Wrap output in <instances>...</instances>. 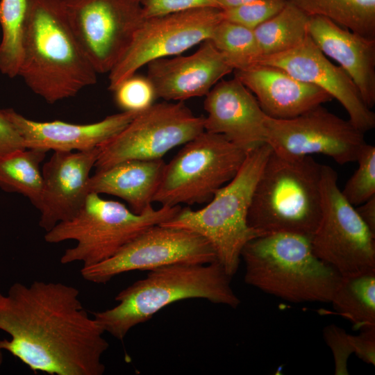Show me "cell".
<instances>
[{"label": "cell", "mask_w": 375, "mask_h": 375, "mask_svg": "<svg viewBox=\"0 0 375 375\" xmlns=\"http://www.w3.org/2000/svg\"><path fill=\"white\" fill-rule=\"evenodd\" d=\"M0 340L33 372L51 375H102L105 333L90 317L77 288L60 282L15 283L0 292Z\"/></svg>", "instance_id": "obj_1"}, {"label": "cell", "mask_w": 375, "mask_h": 375, "mask_svg": "<svg viewBox=\"0 0 375 375\" xmlns=\"http://www.w3.org/2000/svg\"><path fill=\"white\" fill-rule=\"evenodd\" d=\"M97 73L70 26L63 0H28L18 72L49 103L76 96Z\"/></svg>", "instance_id": "obj_2"}, {"label": "cell", "mask_w": 375, "mask_h": 375, "mask_svg": "<svg viewBox=\"0 0 375 375\" xmlns=\"http://www.w3.org/2000/svg\"><path fill=\"white\" fill-rule=\"evenodd\" d=\"M231 278L217 261L162 267L120 291L117 306L94 312L93 317L105 333L122 340L134 326L176 301L200 298L235 308L240 301Z\"/></svg>", "instance_id": "obj_3"}, {"label": "cell", "mask_w": 375, "mask_h": 375, "mask_svg": "<svg viewBox=\"0 0 375 375\" xmlns=\"http://www.w3.org/2000/svg\"><path fill=\"white\" fill-rule=\"evenodd\" d=\"M322 167L311 156H288L271 150L247 215L258 236L291 233L311 238L322 215Z\"/></svg>", "instance_id": "obj_4"}, {"label": "cell", "mask_w": 375, "mask_h": 375, "mask_svg": "<svg viewBox=\"0 0 375 375\" xmlns=\"http://www.w3.org/2000/svg\"><path fill=\"white\" fill-rule=\"evenodd\" d=\"M310 237L275 233L244 247L245 282L292 303H330L341 275L313 252Z\"/></svg>", "instance_id": "obj_5"}, {"label": "cell", "mask_w": 375, "mask_h": 375, "mask_svg": "<svg viewBox=\"0 0 375 375\" xmlns=\"http://www.w3.org/2000/svg\"><path fill=\"white\" fill-rule=\"evenodd\" d=\"M272 150L268 143L247 153L235 176L219 189L203 208H181L172 219L160 224L196 233L212 247L217 262L231 277L236 273L244 245L257 234L247 215L263 166Z\"/></svg>", "instance_id": "obj_6"}, {"label": "cell", "mask_w": 375, "mask_h": 375, "mask_svg": "<svg viewBox=\"0 0 375 375\" xmlns=\"http://www.w3.org/2000/svg\"><path fill=\"white\" fill-rule=\"evenodd\" d=\"M181 209V206H151L137 214L119 201L92 192L75 216L46 232L44 240L51 244L76 241V246L65 251L60 262L92 266L114 256L148 228L172 219Z\"/></svg>", "instance_id": "obj_7"}, {"label": "cell", "mask_w": 375, "mask_h": 375, "mask_svg": "<svg viewBox=\"0 0 375 375\" xmlns=\"http://www.w3.org/2000/svg\"><path fill=\"white\" fill-rule=\"evenodd\" d=\"M247 154L224 136L203 131L165 164L153 202L169 206L208 202L235 176Z\"/></svg>", "instance_id": "obj_8"}, {"label": "cell", "mask_w": 375, "mask_h": 375, "mask_svg": "<svg viewBox=\"0 0 375 375\" xmlns=\"http://www.w3.org/2000/svg\"><path fill=\"white\" fill-rule=\"evenodd\" d=\"M322 215L311 236L315 254L341 276L375 269V235L344 197L338 174L322 167Z\"/></svg>", "instance_id": "obj_9"}, {"label": "cell", "mask_w": 375, "mask_h": 375, "mask_svg": "<svg viewBox=\"0 0 375 375\" xmlns=\"http://www.w3.org/2000/svg\"><path fill=\"white\" fill-rule=\"evenodd\" d=\"M204 131V117L183 101L153 103L98 147L97 170L128 160L161 159Z\"/></svg>", "instance_id": "obj_10"}, {"label": "cell", "mask_w": 375, "mask_h": 375, "mask_svg": "<svg viewBox=\"0 0 375 375\" xmlns=\"http://www.w3.org/2000/svg\"><path fill=\"white\" fill-rule=\"evenodd\" d=\"M224 19L222 9L197 8L143 19L120 60L108 73L113 91L149 62L180 54L211 38Z\"/></svg>", "instance_id": "obj_11"}, {"label": "cell", "mask_w": 375, "mask_h": 375, "mask_svg": "<svg viewBox=\"0 0 375 375\" xmlns=\"http://www.w3.org/2000/svg\"><path fill=\"white\" fill-rule=\"evenodd\" d=\"M70 26L97 74L109 73L144 19L133 0H63Z\"/></svg>", "instance_id": "obj_12"}, {"label": "cell", "mask_w": 375, "mask_h": 375, "mask_svg": "<svg viewBox=\"0 0 375 375\" xmlns=\"http://www.w3.org/2000/svg\"><path fill=\"white\" fill-rule=\"evenodd\" d=\"M215 261L212 247L200 235L157 224L140 233L110 258L83 267L81 274L85 281L105 284L130 271H151L174 264H208Z\"/></svg>", "instance_id": "obj_13"}, {"label": "cell", "mask_w": 375, "mask_h": 375, "mask_svg": "<svg viewBox=\"0 0 375 375\" xmlns=\"http://www.w3.org/2000/svg\"><path fill=\"white\" fill-rule=\"evenodd\" d=\"M265 125L267 143L288 156L322 154L344 165L356 162L367 144L363 132L322 105L290 119L265 115Z\"/></svg>", "instance_id": "obj_14"}, {"label": "cell", "mask_w": 375, "mask_h": 375, "mask_svg": "<svg viewBox=\"0 0 375 375\" xmlns=\"http://www.w3.org/2000/svg\"><path fill=\"white\" fill-rule=\"evenodd\" d=\"M258 65L279 67L320 88L341 103L349 120L364 133L374 128L375 114L364 102L355 83L339 65L328 60L309 35L290 50L262 56Z\"/></svg>", "instance_id": "obj_15"}, {"label": "cell", "mask_w": 375, "mask_h": 375, "mask_svg": "<svg viewBox=\"0 0 375 375\" xmlns=\"http://www.w3.org/2000/svg\"><path fill=\"white\" fill-rule=\"evenodd\" d=\"M99 149L53 151L42 168V191L39 225L45 232L70 219L81 210L90 194V172Z\"/></svg>", "instance_id": "obj_16"}, {"label": "cell", "mask_w": 375, "mask_h": 375, "mask_svg": "<svg viewBox=\"0 0 375 375\" xmlns=\"http://www.w3.org/2000/svg\"><path fill=\"white\" fill-rule=\"evenodd\" d=\"M205 97V131L224 136L246 153L267 143L265 113L236 77L218 82Z\"/></svg>", "instance_id": "obj_17"}, {"label": "cell", "mask_w": 375, "mask_h": 375, "mask_svg": "<svg viewBox=\"0 0 375 375\" xmlns=\"http://www.w3.org/2000/svg\"><path fill=\"white\" fill-rule=\"evenodd\" d=\"M147 78L157 98L184 100L206 96L233 70L210 39L192 54L153 60L147 65Z\"/></svg>", "instance_id": "obj_18"}, {"label": "cell", "mask_w": 375, "mask_h": 375, "mask_svg": "<svg viewBox=\"0 0 375 375\" xmlns=\"http://www.w3.org/2000/svg\"><path fill=\"white\" fill-rule=\"evenodd\" d=\"M2 111L21 135L25 148L47 151H81L97 148L120 132L138 114L122 111L94 123L77 124L60 120L34 121L12 108Z\"/></svg>", "instance_id": "obj_19"}, {"label": "cell", "mask_w": 375, "mask_h": 375, "mask_svg": "<svg viewBox=\"0 0 375 375\" xmlns=\"http://www.w3.org/2000/svg\"><path fill=\"white\" fill-rule=\"evenodd\" d=\"M234 72V76L254 95L270 117L292 118L333 99L320 88L300 81L277 67L257 65Z\"/></svg>", "instance_id": "obj_20"}, {"label": "cell", "mask_w": 375, "mask_h": 375, "mask_svg": "<svg viewBox=\"0 0 375 375\" xmlns=\"http://www.w3.org/2000/svg\"><path fill=\"white\" fill-rule=\"evenodd\" d=\"M308 31L321 51L336 61L351 78L365 104L372 108L375 104V38L319 16L309 17Z\"/></svg>", "instance_id": "obj_21"}, {"label": "cell", "mask_w": 375, "mask_h": 375, "mask_svg": "<svg viewBox=\"0 0 375 375\" xmlns=\"http://www.w3.org/2000/svg\"><path fill=\"white\" fill-rule=\"evenodd\" d=\"M165 164L162 158L128 160L98 169L90 177V193L122 199L141 214L152 206Z\"/></svg>", "instance_id": "obj_22"}, {"label": "cell", "mask_w": 375, "mask_h": 375, "mask_svg": "<svg viewBox=\"0 0 375 375\" xmlns=\"http://www.w3.org/2000/svg\"><path fill=\"white\" fill-rule=\"evenodd\" d=\"M330 303L355 329L375 328V269L341 276Z\"/></svg>", "instance_id": "obj_23"}, {"label": "cell", "mask_w": 375, "mask_h": 375, "mask_svg": "<svg viewBox=\"0 0 375 375\" xmlns=\"http://www.w3.org/2000/svg\"><path fill=\"white\" fill-rule=\"evenodd\" d=\"M45 150L24 148L0 158V188L26 197L39 209L42 191L40 163Z\"/></svg>", "instance_id": "obj_24"}, {"label": "cell", "mask_w": 375, "mask_h": 375, "mask_svg": "<svg viewBox=\"0 0 375 375\" xmlns=\"http://www.w3.org/2000/svg\"><path fill=\"white\" fill-rule=\"evenodd\" d=\"M287 1L309 17H323L362 36L375 38V0Z\"/></svg>", "instance_id": "obj_25"}, {"label": "cell", "mask_w": 375, "mask_h": 375, "mask_svg": "<svg viewBox=\"0 0 375 375\" xmlns=\"http://www.w3.org/2000/svg\"><path fill=\"white\" fill-rule=\"evenodd\" d=\"M309 16L290 2L276 15L253 29L262 56L292 49L308 35Z\"/></svg>", "instance_id": "obj_26"}, {"label": "cell", "mask_w": 375, "mask_h": 375, "mask_svg": "<svg viewBox=\"0 0 375 375\" xmlns=\"http://www.w3.org/2000/svg\"><path fill=\"white\" fill-rule=\"evenodd\" d=\"M210 40L234 71L254 67L262 57L253 30L225 19L217 24Z\"/></svg>", "instance_id": "obj_27"}, {"label": "cell", "mask_w": 375, "mask_h": 375, "mask_svg": "<svg viewBox=\"0 0 375 375\" xmlns=\"http://www.w3.org/2000/svg\"><path fill=\"white\" fill-rule=\"evenodd\" d=\"M28 0H1L0 72L10 78L18 76Z\"/></svg>", "instance_id": "obj_28"}, {"label": "cell", "mask_w": 375, "mask_h": 375, "mask_svg": "<svg viewBox=\"0 0 375 375\" xmlns=\"http://www.w3.org/2000/svg\"><path fill=\"white\" fill-rule=\"evenodd\" d=\"M356 162L357 169L341 190L346 200L354 207L375 195V147L367 143Z\"/></svg>", "instance_id": "obj_29"}, {"label": "cell", "mask_w": 375, "mask_h": 375, "mask_svg": "<svg viewBox=\"0 0 375 375\" xmlns=\"http://www.w3.org/2000/svg\"><path fill=\"white\" fill-rule=\"evenodd\" d=\"M112 92L115 103L122 112H141L152 106L157 98L147 76L136 74L123 81Z\"/></svg>", "instance_id": "obj_30"}, {"label": "cell", "mask_w": 375, "mask_h": 375, "mask_svg": "<svg viewBox=\"0 0 375 375\" xmlns=\"http://www.w3.org/2000/svg\"><path fill=\"white\" fill-rule=\"evenodd\" d=\"M287 2V0H256L222 9L223 18L253 30L279 12Z\"/></svg>", "instance_id": "obj_31"}, {"label": "cell", "mask_w": 375, "mask_h": 375, "mask_svg": "<svg viewBox=\"0 0 375 375\" xmlns=\"http://www.w3.org/2000/svg\"><path fill=\"white\" fill-rule=\"evenodd\" d=\"M324 338L334 357L335 374H349L347 360L356 350L353 335L348 334L342 328L331 324L324 328Z\"/></svg>", "instance_id": "obj_32"}, {"label": "cell", "mask_w": 375, "mask_h": 375, "mask_svg": "<svg viewBox=\"0 0 375 375\" xmlns=\"http://www.w3.org/2000/svg\"><path fill=\"white\" fill-rule=\"evenodd\" d=\"M141 5L145 18L197 8H219L215 0H146Z\"/></svg>", "instance_id": "obj_33"}, {"label": "cell", "mask_w": 375, "mask_h": 375, "mask_svg": "<svg viewBox=\"0 0 375 375\" xmlns=\"http://www.w3.org/2000/svg\"><path fill=\"white\" fill-rule=\"evenodd\" d=\"M24 148L21 135L0 110V158Z\"/></svg>", "instance_id": "obj_34"}, {"label": "cell", "mask_w": 375, "mask_h": 375, "mask_svg": "<svg viewBox=\"0 0 375 375\" xmlns=\"http://www.w3.org/2000/svg\"><path fill=\"white\" fill-rule=\"evenodd\" d=\"M353 338L355 354L363 362L375 365V328L361 330Z\"/></svg>", "instance_id": "obj_35"}, {"label": "cell", "mask_w": 375, "mask_h": 375, "mask_svg": "<svg viewBox=\"0 0 375 375\" xmlns=\"http://www.w3.org/2000/svg\"><path fill=\"white\" fill-rule=\"evenodd\" d=\"M362 221L375 235V195L356 207Z\"/></svg>", "instance_id": "obj_36"}, {"label": "cell", "mask_w": 375, "mask_h": 375, "mask_svg": "<svg viewBox=\"0 0 375 375\" xmlns=\"http://www.w3.org/2000/svg\"><path fill=\"white\" fill-rule=\"evenodd\" d=\"M220 8L226 9L238 6L256 0H215Z\"/></svg>", "instance_id": "obj_37"}, {"label": "cell", "mask_w": 375, "mask_h": 375, "mask_svg": "<svg viewBox=\"0 0 375 375\" xmlns=\"http://www.w3.org/2000/svg\"><path fill=\"white\" fill-rule=\"evenodd\" d=\"M3 362V354H2V351L0 350V365L2 364Z\"/></svg>", "instance_id": "obj_38"}, {"label": "cell", "mask_w": 375, "mask_h": 375, "mask_svg": "<svg viewBox=\"0 0 375 375\" xmlns=\"http://www.w3.org/2000/svg\"><path fill=\"white\" fill-rule=\"evenodd\" d=\"M133 1H136V2H138V3H140L142 4V3L144 1H146V0H133Z\"/></svg>", "instance_id": "obj_39"}]
</instances>
